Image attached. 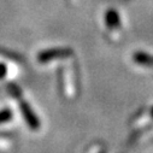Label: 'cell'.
Wrapping results in <instances>:
<instances>
[{
    "instance_id": "cell-1",
    "label": "cell",
    "mask_w": 153,
    "mask_h": 153,
    "mask_svg": "<svg viewBox=\"0 0 153 153\" xmlns=\"http://www.w3.org/2000/svg\"><path fill=\"white\" fill-rule=\"evenodd\" d=\"M74 56V51L70 47H54L46 48L39 52L37 54V62L40 64H48L54 60L69 59Z\"/></svg>"
},
{
    "instance_id": "cell-3",
    "label": "cell",
    "mask_w": 153,
    "mask_h": 153,
    "mask_svg": "<svg viewBox=\"0 0 153 153\" xmlns=\"http://www.w3.org/2000/svg\"><path fill=\"white\" fill-rule=\"evenodd\" d=\"M105 24L110 30H116L121 28V16L117 10L108 9L105 12Z\"/></svg>"
},
{
    "instance_id": "cell-2",
    "label": "cell",
    "mask_w": 153,
    "mask_h": 153,
    "mask_svg": "<svg viewBox=\"0 0 153 153\" xmlns=\"http://www.w3.org/2000/svg\"><path fill=\"white\" fill-rule=\"evenodd\" d=\"M17 101H18L19 112H21V114H22L24 122L27 123L28 128L31 129V130H34V131L39 130V129L41 128V121H40L39 117H37V114L35 113V111L31 108L30 104H29L25 99H23L22 97L18 98Z\"/></svg>"
},
{
    "instance_id": "cell-8",
    "label": "cell",
    "mask_w": 153,
    "mask_h": 153,
    "mask_svg": "<svg viewBox=\"0 0 153 153\" xmlns=\"http://www.w3.org/2000/svg\"><path fill=\"white\" fill-rule=\"evenodd\" d=\"M6 75H7V66L4 63H0V80L5 79Z\"/></svg>"
},
{
    "instance_id": "cell-7",
    "label": "cell",
    "mask_w": 153,
    "mask_h": 153,
    "mask_svg": "<svg viewBox=\"0 0 153 153\" xmlns=\"http://www.w3.org/2000/svg\"><path fill=\"white\" fill-rule=\"evenodd\" d=\"M7 93L10 94L11 98H13L15 100H17L18 98L22 97V89L16 83H9L7 85Z\"/></svg>"
},
{
    "instance_id": "cell-9",
    "label": "cell",
    "mask_w": 153,
    "mask_h": 153,
    "mask_svg": "<svg viewBox=\"0 0 153 153\" xmlns=\"http://www.w3.org/2000/svg\"><path fill=\"white\" fill-rule=\"evenodd\" d=\"M91 153H107V151H106V148L104 146L97 145V146L93 147V152H91Z\"/></svg>"
},
{
    "instance_id": "cell-5",
    "label": "cell",
    "mask_w": 153,
    "mask_h": 153,
    "mask_svg": "<svg viewBox=\"0 0 153 153\" xmlns=\"http://www.w3.org/2000/svg\"><path fill=\"white\" fill-rule=\"evenodd\" d=\"M134 123H135V126L137 128H142L143 126L148 127L149 124H152L153 123V106H151L147 111L141 113V116L137 114V116L135 117Z\"/></svg>"
},
{
    "instance_id": "cell-6",
    "label": "cell",
    "mask_w": 153,
    "mask_h": 153,
    "mask_svg": "<svg viewBox=\"0 0 153 153\" xmlns=\"http://www.w3.org/2000/svg\"><path fill=\"white\" fill-rule=\"evenodd\" d=\"M12 118H13V112L11 108L6 107V108L0 110V124L9 123L12 121Z\"/></svg>"
},
{
    "instance_id": "cell-4",
    "label": "cell",
    "mask_w": 153,
    "mask_h": 153,
    "mask_svg": "<svg viewBox=\"0 0 153 153\" xmlns=\"http://www.w3.org/2000/svg\"><path fill=\"white\" fill-rule=\"evenodd\" d=\"M133 60H134V63H136L140 66L153 69V56L147 52H143V51L135 52L133 54Z\"/></svg>"
}]
</instances>
